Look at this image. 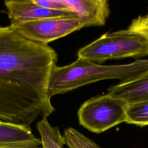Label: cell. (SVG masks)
<instances>
[{"label":"cell","instance_id":"277c9868","mask_svg":"<svg viewBox=\"0 0 148 148\" xmlns=\"http://www.w3.org/2000/svg\"><path fill=\"white\" fill-rule=\"evenodd\" d=\"M128 104L108 93L85 101L77 112L79 124L100 134L127 121Z\"/></svg>","mask_w":148,"mask_h":148},{"label":"cell","instance_id":"ba28073f","mask_svg":"<svg viewBox=\"0 0 148 148\" xmlns=\"http://www.w3.org/2000/svg\"><path fill=\"white\" fill-rule=\"evenodd\" d=\"M0 148H43L31 128L0 121Z\"/></svg>","mask_w":148,"mask_h":148},{"label":"cell","instance_id":"8992f818","mask_svg":"<svg viewBox=\"0 0 148 148\" xmlns=\"http://www.w3.org/2000/svg\"><path fill=\"white\" fill-rule=\"evenodd\" d=\"M4 4L10 25L41 19L77 18L71 10L46 8L36 4L33 0L6 1Z\"/></svg>","mask_w":148,"mask_h":148},{"label":"cell","instance_id":"9c48e42d","mask_svg":"<svg viewBox=\"0 0 148 148\" xmlns=\"http://www.w3.org/2000/svg\"><path fill=\"white\" fill-rule=\"evenodd\" d=\"M109 94L125 101L128 105L148 101V72L139 78L110 86Z\"/></svg>","mask_w":148,"mask_h":148},{"label":"cell","instance_id":"5b68a950","mask_svg":"<svg viewBox=\"0 0 148 148\" xmlns=\"http://www.w3.org/2000/svg\"><path fill=\"white\" fill-rule=\"evenodd\" d=\"M10 26L23 38L42 45H48L81 29L78 18L41 19L11 24Z\"/></svg>","mask_w":148,"mask_h":148},{"label":"cell","instance_id":"30bf717a","mask_svg":"<svg viewBox=\"0 0 148 148\" xmlns=\"http://www.w3.org/2000/svg\"><path fill=\"white\" fill-rule=\"evenodd\" d=\"M43 148H64L65 140L57 127H53L47 118L43 117L36 124Z\"/></svg>","mask_w":148,"mask_h":148},{"label":"cell","instance_id":"3957f363","mask_svg":"<svg viewBox=\"0 0 148 148\" xmlns=\"http://www.w3.org/2000/svg\"><path fill=\"white\" fill-rule=\"evenodd\" d=\"M77 55L98 64L110 60L139 58L148 56V41L127 29L107 32L80 49Z\"/></svg>","mask_w":148,"mask_h":148},{"label":"cell","instance_id":"6da1fadb","mask_svg":"<svg viewBox=\"0 0 148 148\" xmlns=\"http://www.w3.org/2000/svg\"><path fill=\"white\" fill-rule=\"evenodd\" d=\"M58 55L48 45L28 40L0 26V121L31 128L55 110L48 95Z\"/></svg>","mask_w":148,"mask_h":148},{"label":"cell","instance_id":"7a4b0ae2","mask_svg":"<svg viewBox=\"0 0 148 148\" xmlns=\"http://www.w3.org/2000/svg\"><path fill=\"white\" fill-rule=\"evenodd\" d=\"M148 72V59H138L132 63L102 65L77 58L73 62L53 68L49 79L48 95L51 99L90 83L106 79L129 82L143 76Z\"/></svg>","mask_w":148,"mask_h":148},{"label":"cell","instance_id":"4fadbf2b","mask_svg":"<svg viewBox=\"0 0 148 148\" xmlns=\"http://www.w3.org/2000/svg\"><path fill=\"white\" fill-rule=\"evenodd\" d=\"M127 29L142 36L148 41V12L133 19Z\"/></svg>","mask_w":148,"mask_h":148},{"label":"cell","instance_id":"5bb4252c","mask_svg":"<svg viewBox=\"0 0 148 148\" xmlns=\"http://www.w3.org/2000/svg\"><path fill=\"white\" fill-rule=\"evenodd\" d=\"M34 2L42 7L56 10H70L62 0H33Z\"/></svg>","mask_w":148,"mask_h":148},{"label":"cell","instance_id":"8fae6325","mask_svg":"<svg viewBox=\"0 0 148 148\" xmlns=\"http://www.w3.org/2000/svg\"><path fill=\"white\" fill-rule=\"evenodd\" d=\"M127 117V123L140 127L148 125V101L129 104Z\"/></svg>","mask_w":148,"mask_h":148},{"label":"cell","instance_id":"52a82bcc","mask_svg":"<svg viewBox=\"0 0 148 148\" xmlns=\"http://www.w3.org/2000/svg\"><path fill=\"white\" fill-rule=\"evenodd\" d=\"M79 19L81 29L91 26L105 25L110 14L107 0H62Z\"/></svg>","mask_w":148,"mask_h":148},{"label":"cell","instance_id":"7c38bea8","mask_svg":"<svg viewBox=\"0 0 148 148\" xmlns=\"http://www.w3.org/2000/svg\"><path fill=\"white\" fill-rule=\"evenodd\" d=\"M65 145L68 148H101L77 130L69 127L64 130Z\"/></svg>","mask_w":148,"mask_h":148}]
</instances>
